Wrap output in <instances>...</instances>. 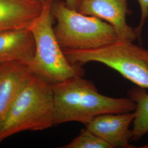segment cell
<instances>
[{
  "mask_svg": "<svg viewBox=\"0 0 148 148\" xmlns=\"http://www.w3.org/2000/svg\"><path fill=\"white\" fill-rule=\"evenodd\" d=\"M52 87L54 125L73 121L85 125L97 116L133 112L136 107L129 97L116 98L101 95L92 81L82 76L52 84Z\"/></svg>",
  "mask_w": 148,
  "mask_h": 148,
  "instance_id": "6da1fadb",
  "label": "cell"
},
{
  "mask_svg": "<svg viewBox=\"0 0 148 148\" xmlns=\"http://www.w3.org/2000/svg\"><path fill=\"white\" fill-rule=\"evenodd\" d=\"M52 84L34 74L21 90L0 127V143L16 133L54 126Z\"/></svg>",
  "mask_w": 148,
  "mask_h": 148,
  "instance_id": "7a4b0ae2",
  "label": "cell"
},
{
  "mask_svg": "<svg viewBox=\"0 0 148 148\" xmlns=\"http://www.w3.org/2000/svg\"><path fill=\"white\" fill-rule=\"evenodd\" d=\"M51 12L57 22L54 34L63 50L94 49L118 40L110 24L69 8L65 1L53 0Z\"/></svg>",
  "mask_w": 148,
  "mask_h": 148,
  "instance_id": "3957f363",
  "label": "cell"
},
{
  "mask_svg": "<svg viewBox=\"0 0 148 148\" xmlns=\"http://www.w3.org/2000/svg\"><path fill=\"white\" fill-rule=\"evenodd\" d=\"M53 0L42 2V10L30 30L35 39L36 51L30 68L33 73L51 84L83 76L81 66L71 64L60 46L53 30L55 21L51 12Z\"/></svg>",
  "mask_w": 148,
  "mask_h": 148,
  "instance_id": "277c9868",
  "label": "cell"
},
{
  "mask_svg": "<svg viewBox=\"0 0 148 148\" xmlns=\"http://www.w3.org/2000/svg\"><path fill=\"white\" fill-rule=\"evenodd\" d=\"M71 64L95 62L116 70L138 87L148 89V50L127 41H116L90 50L64 49Z\"/></svg>",
  "mask_w": 148,
  "mask_h": 148,
  "instance_id": "5b68a950",
  "label": "cell"
},
{
  "mask_svg": "<svg viewBox=\"0 0 148 148\" xmlns=\"http://www.w3.org/2000/svg\"><path fill=\"white\" fill-rule=\"evenodd\" d=\"M77 11L110 24L119 40L133 42L138 39L134 28L129 26L126 21L129 13L127 0H79Z\"/></svg>",
  "mask_w": 148,
  "mask_h": 148,
  "instance_id": "8992f818",
  "label": "cell"
},
{
  "mask_svg": "<svg viewBox=\"0 0 148 148\" xmlns=\"http://www.w3.org/2000/svg\"><path fill=\"white\" fill-rule=\"evenodd\" d=\"M134 118V111L105 114L93 118L85 125L87 130L109 143L112 148H134L129 143L132 136L130 126Z\"/></svg>",
  "mask_w": 148,
  "mask_h": 148,
  "instance_id": "52a82bcc",
  "label": "cell"
},
{
  "mask_svg": "<svg viewBox=\"0 0 148 148\" xmlns=\"http://www.w3.org/2000/svg\"><path fill=\"white\" fill-rule=\"evenodd\" d=\"M19 62L0 64V127L21 90L34 75Z\"/></svg>",
  "mask_w": 148,
  "mask_h": 148,
  "instance_id": "ba28073f",
  "label": "cell"
},
{
  "mask_svg": "<svg viewBox=\"0 0 148 148\" xmlns=\"http://www.w3.org/2000/svg\"><path fill=\"white\" fill-rule=\"evenodd\" d=\"M35 51V39L30 29L0 32V64L19 62L30 67Z\"/></svg>",
  "mask_w": 148,
  "mask_h": 148,
  "instance_id": "9c48e42d",
  "label": "cell"
},
{
  "mask_svg": "<svg viewBox=\"0 0 148 148\" xmlns=\"http://www.w3.org/2000/svg\"><path fill=\"white\" fill-rule=\"evenodd\" d=\"M42 7V3L34 0H0V32L30 29Z\"/></svg>",
  "mask_w": 148,
  "mask_h": 148,
  "instance_id": "30bf717a",
  "label": "cell"
},
{
  "mask_svg": "<svg viewBox=\"0 0 148 148\" xmlns=\"http://www.w3.org/2000/svg\"><path fill=\"white\" fill-rule=\"evenodd\" d=\"M128 96L136 104L131 141L137 142L148 133V93L137 86L128 91Z\"/></svg>",
  "mask_w": 148,
  "mask_h": 148,
  "instance_id": "8fae6325",
  "label": "cell"
},
{
  "mask_svg": "<svg viewBox=\"0 0 148 148\" xmlns=\"http://www.w3.org/2000/svg\"><path fill=\"white\" fill-rule=\"evenodd\" d=\"M63 148H112L111 145L90 130L82 129L78 136Z\"/></svg>",
  "mask_w": 148,
  "mask_h": 148,
  "instance_id": "7c38bea8",
  "label": "cell"
},
{
  "mask_svg": "<svg viewBox=\"0 0 148 148\" xmlns=\"http://www.w3.org/2000/svg\"><path fill=\"white\" fill-rule=\"evenodd\" d=\"M139 3L140 9V20L137 27H135V31L140 40L142 36L143 27L148 18V0H136Z\"/></svg>",
  "mask_w": 148,
  "mask_h": 148,
  "instance_id": "4fadbf2b",
  "label": "cell"
},
{
  "mask_svg": "<svg viewBox=\"0 0 148 148\" xmlns=\"http://www.w3.org/2000/svg\"><path fill=\"white\" fill-rule=\"evenodd\" d=\"M65 2L69 8L77 10L79 0H65Z\"/></svg>",
  "mask_w": 148,
  "mask_h": 148,
  "instance_id": "5bb4252c",
  "label": "cell"
},
{
  "mask_svg": "<svg viewBox=\"0 0 148 148\" xmlns=\"http://www.w3.org/2000/svg\"><path fill=\"white\" fill-rule=\"evenodd\" d=\"M34 1H37V2H41V3H42L43 2L45 1H46V0H34Z\"/></svg>",
  "mask_w": 148,
  "mask_h": 148,
  "instance_id": "9a60e30c",
  "label": "cell"
},
{
  "mask_svg": "<svg viewBox=\"0 0 148 148\" xmlns=\"http://www.w3.org/2000/svg\"><path fill=\"white\" fill-rule=\"evenodd\" d=\"M142 148H148V144H146V145H144V146H143V147H142Z\"/></svg>",
  "mask_w": 148,
  "mask_h": 148,
  "instance_id": "2e32d148",
  "label": "cell"
}]
</instances>
